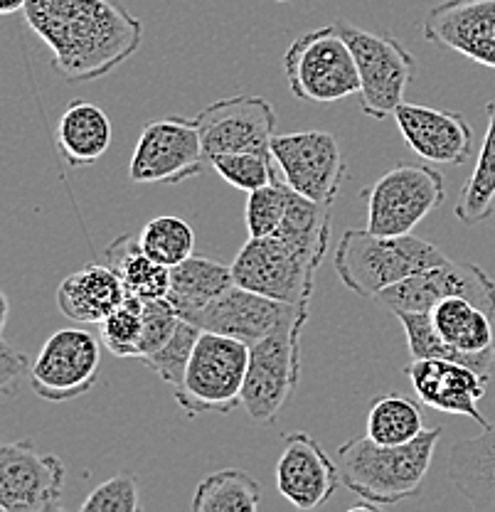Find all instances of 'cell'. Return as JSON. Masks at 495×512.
Wrapping results in <instances>:
<instances>
[{"label":"cell","instance_id":"obj_1","mask_svg":"<svg viewBox=\"0 0 495 512\" xmlns=\"http://www.w3.org/2000/svg\"><path fill=\"white\" fill-rule=\"evenodd\" d=\"M23 13L65 82L106 77L143 42L141 20L114 0H28Z\"/></svg>","mask_w":495,"mask_h":512},{"label":"cell","instance_id":"obj_2","mask_svg":"<svg viewBox=\"0 0 495 512\" xmlns=\"http://www.w3.org/2000/svg\"><path fill=\"white\" fill-rule=\"evenodd\" d=\"M444 426L424 429L407 444H377L370 436L350 439L335 451L340 483L370 510L392 508L422 490Z\"/></svg>","mask_w":495,"mask_h":512},{"label":"cell","instance_id":"obj_3","mask_svg":"<svg viewBox=\"0 0 495 512\" xmlns=\"http://www.w3.org/2000/svg\"><path fill=\"white\" fill-rule=\"evenodd\" d=\"M449 256L414 234H375L370 229H345L335 247L333 266L345 288L363 298H377L385 288L417 271L441 264Z\"/></svg>","mask_w":495,"mask_h":512},{"label":"cell","instance_id":"obj_4","mask_svg":"<svg viewBox=\"0 0 495 512\" xmlns=\"http://www.w3.org/2000/svg\"><path fill=\"white\" fill-rule=\"evenodd\" d=\"M284 74L291 94L306 104H335L360 94V69L338 20L289 45Z\"/></svg>","mask_w":495,"mask_h":512},{"label":"cell","instance_id":"obj_5","mask_svg":"<svg viewBox=\"0 0 495 512\" xmlns=\"http://www.w3.org/2000/svg\"><path fill=\"white\" fill-rule=\"evenodd\" d=\"M249 345L230 335L202 330L183 382L175 387V404L188 416L230 414L242 407Z\"/></svg>","mask_w":495,"mask_h":512},{"label":"cell","instance_id":"obj_6","mask_svg":"<svg viewBox=\"0 0 495 512\" xmlns=\"http://www.w3.org/2000/svg\"><path fill=\"white\" fill-rule=\"evenodd\" d=\"M367 229L387 237L412 234L446 200L444 175L422 163H399L363 190Z\"/></svg>","mask_w":495,"mask_h":512},{"label":"cell","instance_id":"obj_7","mask_svg":"<svg viewBox=\"0 0 495 512\" xmlns=\"http://www.w3.org/2000/svg\"><path fill=\"white\" fill-rule=\"evenodd\" d=\"M338 28L353 50L360 69V109L370 119L395 116L397 106L404 104V94L417 77V62L412 52L390 35L363 30L338 20Z\"/></svg>","mask_w":495,"mask_h":512},{"label":"cell","instance_id":"obj_8","mask_svg":"<svg viewBox=\"0 0 495 512\" xmlns=\"http://www.w3.org/2000/svg\"><path fill=\"white\" fill-rule=\"evenodd\" d=\"M321 261L308 256L286 239L249 237L232 261L234 284L276 301L308 306Z\"/></svg>","mask_w":495,"mask_h":512},{"label":"cell","instance_id":"obj_9","mask_svg":"<svg viewBox=\"0 0 495 512\" xmlns=\"http://www.w3.org/2000/svg\"><path fill=\"white\" fill-rule=\"evenodd\" d=\"M207 158L195 119L161 116L143 126L129 175L141 185H178L205 173Z\"/></svg>","mask_w":495,"mask_h":512},{"label":"cell","instance_id":"obj_10","mask_svg":"<svg viewBox=\"0 0 495 512\" xmlns=\"http://www.w3.org/2000/svg\"><path fill=\"white\" fill-rule=\"evenodd\" d=\"M301 323L266 335L249 345L247 380L242 389V407L257 424H274L284 404L301 380Z\"/></svg>","mask_w":495,"mask_h":512},{"label":"cell","instance_id":"obj_11","mask_svg":"<svg viewBox=\"0 0 495 512\" xmlns=\"http://www.w3.org/2000/svg\"><path fill=\"white\" fill-rule=\"evenodd\" d=\"M271 158L279 165L284 183L318 205L333 207L340 195L348 165L338 138L328 131H296L274 136Z\"/></svg>","mask_w":495,"mask_h":512},{"label":"cell","instance_id":"obj_12","mask_svg":"<svg viewBox=\"0 0 495 512\" xmlns=\"http://www.w3.org/2000/svg\"><path fill=\"white\" fill-rule=\"evenodd\" d=\"M99 340L89 330H55L37 352L30 367V387L45 402H72L82 397L99 380Z\"/></svg>","mask_w":495,"mask_h":512},{"label":"cell","instance_id":"obj_13","mask_svg":"<svg viewBox=\"0 0 495 512\" xmlns=\"http://www.w3.org/2000/svg\"><path fill=\"white\" fill-rule=\"evenodd\" d=\"M67 468L55 453H40L30 441L0 446V510H62Z\"/></svg>","mask_w":495,"mask_h":512},{"label":"cell","instance_id":"obj_14","mask_svg":"<svg viewBox=\"0 0 495 512\" xmlns=\"http://www.w3.org/2000/svg\"><path fill=\"white\" fill-rule=\"evenodd\" d=\"M276 109L264 96L237 94L212 101L195 116L207 158L222 153H266L276 136Z\"/></svg>","mask_w":495,"mask_h":512},{"label":"cell","instance_id":"obj_15","mask_svg":"<svg viewBox=\"0 0 495 512\" xmlns=\"http://www.w3.org/2000/svg\"><path fill=\"white\" fill-rule=\"evenodd\" d=\"M451 296H463L481 306L495 318V281L478 264H459V261H441L429 269L417 271L409 279L385 288L377 301L392 313L414 311L429 313L436 303Z\"/></svg>","mask_w":495,"mask_h":512},{"label":"cell","instance_id":"obj_16","mask_svg":"<svg viewBox=\"0 0 495 512\" xmlns=\"http://www.w3.org/2000/svg\"><path fill=\"white\" fill-rule=\"evenodd\" d=\"M308 320V306L276 301L234 284L225 296L217 298L210 308L198 318V328L215 330V333L230 335L242 343L254 345L266 335L279 333L291 325Z\"/></svg>","mask_w":495,"mask_h":512},{"label":"cell","instance_id":"obj_17","mask_svg":"<svg viewBox=\"0 0 495 512\" xmlns=\"http://www.w3.org/2000/svg\"><path fill=\"white\" fill-rule=\"evenodd\" d=\"M276 490L296 510L323 508L340 483L338 463L306 431H291L281 441L274 468Z\"/></svg>","mask_w":495,"mask_h":512},{"label":"cell","instance_id":"obj_18","mask_svg":"<svg viewBox=\"0 0 495 512\" xmlns=\"http://www.w3.org/2000/svg\"><path fill=\"white\" fill-rule=\"evenodd\" d=\"M419 404L444 414H459L488 429L491 421L481 414L478 402L486 397L488 377L473 367L439 357H419L404 367Z\"/></svg>","mask_w":495,"mask_h":512},{"label":"cell","instance_id":"obj_19","mask_svg":"<svg viewBox=\"0 0 495 512\" xmlns=\"http://www.w3.org/2000/svg\"><path fill=\"white\" fill-rule=\"evenodd\" d=\"M422 35L495 69V0H444L424 15Z\"/></svg>","mask_w":495,"mask_h":512},{"label":"cell","instance_id":"obj_20","mask_svg":"<svg viewBox=\"0 0 495 512\" xmlns=\"http://www.w3.org/2000/svg\"><path fill=\"white\" fill-rule=\"evenodd\" d=\"M395 121L404 143L436 165H463L471 158L473 131L463 114L422 104H399Z\"/></svg>","mask_w":495,"mask_h":512},{"label":"cell","instance_id":"obj_21","mask_svg":"<svg viewBox=\"0 0 495 512\" xmlns=\"http://www.w3.org/2000/svg\"><path fill=\"white\" fill-rule=\"evenodd\" d=\"M126 298L119 276L106 264H89L69 274L57 288V308L67 320L101 325Z\"/></svg>","mask_w":495,"mask_h":512},{"label":"cell","instance_id":"obj_22","mask_svg":"<svg viewBox=\"0 0 495 512\" xmlns=\"http://www.w3.org/2000/svg\"><path fill=\"white\" fill-rule=\"evenodd\" d=\"M114 138L111 119L101 106L72 99L57 121L55 141L69 168H89L106 156Z\"/></svg>","mask_w":495,"mask_h":512},{"label":"cell","instance_id":"obj_23","mask_svg":"<svg viewBox=\"0 0 495 512\" xmlns=\"http://www.w3.org/2000/svg\"><path fill=\"white\" fill-rule=\"evenodd\" d=\"M234 286L232 266L222 261L207 259V256H190L183 264L170 269V288L168 301L173 303L180 318L198 323V318L220 296Z\"/></svg>","mask_w":495,"mask_h":512},{"label":"cell","instance_id":"obj_24","mask_svg":"<svg viewBox=\"0 0 495 512\" xmlns=\"http://www.w3.org/2000/svg\"><path fill=\"white\" fill-rule=\"evenodd\" d=\"M446 473L473 510L495 512V424L451 448Z\"/></svg>","mask_w":495,"mask_h":512},{"label":"cell","instance_id":"obj_25","mask_svg":"<svg viewBox=\"0 0 495 512\" xmlns=\"http://www.w3.org/2000/svg\"><path fill=\"white\" fill-rule=\"evenodd\" d=\"M436 333L446 345L481 357L495 367L493 316L463 296H451L429 311Z\"/></svg>","mask_w":495,"mask_h":512},{"label":"cell","instance_id":"obj_26","mask_svg":"<svg viewBox=\"0 0 495 512\" xmlns=\"http://www.w3.org/2000/svg\"><path fill=\"white\" fill-rule=\"evenodd\" d=\"M104 264L119 276L126 296H136L141 301L168 296L170 269L143 252L133 234H121L104 249Z\"/></svg>","mask_w":495,"mask_h":512},{"label":"cell","instance_id":"obj_27","mask_svg":"<svg viewBox=\"0 0 495 512\" xmlns=\"http://www.w3.org/2000/svg\"><path fill=\"white\" fill-rule=\"evenodd\" d=\"M262 505V485L242 468H222L198 483L193 512H252Z\"/></svg>","mask_w":495,"mask_h":512},{"label":"cell","instance_id":"obj_28","mask_svg":"<svg viewBox=\"0 0 495 512\" xmlns=\"http://www.w3.org/2000/svg\"><path fill=\"white\" fill-rule=\"evenodd\" d=\"M486 116L488 126L481 151H478L476 168L461 188L459 202H456V217L466 227L488 220L495 202V99L486 104Z\"/></svg>","mask_w":495,"mask_h":512},{"label":"cell","instance_id":"obj_29","mask_svg":"<svg viewBox=\"0 0 495 512\" xmlns=\"http://www.w3.org/2000/svg\"><path fill=\"white\" fill-rule=\"evenodd\" d=\"M424 431L422 407L404 394H382L367 409V436L377 444H407Z\"/></svg>","mask_w":495,"mask_h":512},{"label":"cell","instance_id":"obj_30","mask_svg":"<svg viewBox=\"0 0 495 512\" xmlns=\"http://www.w3.org/2000/svg\"><path fill=\"white\" fill-rule=\"evenodd\" d=\"M141 249L158 264L173 266L183 264L185 259L195 254V232L183 217L161 215L146 222V227L138 234Z\"/></svg>","mask_w":495,"mask_h":512},{"label":"cell","instance_id":"obj_31","mask_svg":"<svg viewBox=\"0 0 495 512\" xmlns=\"http://www.w3.org/2000/svg\"><path fill=\"white\" fill-rule=\"evenodd\" d=\"M402 323L404 335H407V345H409V355L412 360H419V357H439V360H454L461 362V365L473 367L476 372H481L483 377L491 380V375L495 372V367L491 362L481 360V357L466 355V352L451 348L441 340V335L436 333L434 323H431L429 313H414V311H402L395 313Z\"/></svg>","mask_w":495,"mask_h":512},{"label":"cell","instance_id":"obj_32","mask_svg":"<svg viewBox=\"0 0 495 512\" xmlns=\"http://www.w3.org/2000/svg\"><path fill=\"white\" fill-rule=\"evenodd\" d=\"M143 333V301L126 296L101 323V340L116 357H138Z\"/></svg>","mask_w":495,"mask_h":512},{"label":"cell","instance_id":"obj_33","mask_svg":"<svg viewBox=\"0 0 495 512\" xmlns=\"http://www.w3.org/2000/svg\"><path fill=\"white\" fill-rule=\"evenodd\" d=\"M210 165L227 185L242 192H254L276 180V163L266 153H222L212 156Z\"/></svg>","mask_w":495,"mask_h":512},{"label":"cell","instance_id":"obj_34","mask_svg":"<svg viewBox=\"0 0 495 512\" xmlns=\"http://www.w3.org/2000/svg\"><path fill=\"white\" fill-rule=\"evenodd\" d=\"M200 333L202 328H198L195 323H190V320H180L173 338H170L158 352L143 357V365H146L148 370L156 372L163 382L178 387V384L183 382L185 370H188L190 357H193L195 343H198Z\"/></svg>","mask_w":495,"mask_h":512},{"label":"cell","instance_id":"obj_35","mask_svg":"<svg viewBox=\"0 0 495 512\" xmlns=\"http://www.w3.org/2000/svg\"><path fill=\"white\" fill-rule=\"evenodd\" d=\"M286 210V183L276 178L274 183L249 192L247 207H244V222H247L249 237H271L284 220Z\"/></svg>","mask_w":495,"mask_h":512},{"label":"cell","instance_id":"obj_36","mask_svg":"<svg viewBox=\"0 0 495 512\" xmlns=\"http://www.w3.org/2000/svg\"><path fill=\"white\" fill-rule=\"evenodd\" d=\"M180 313L175 311L168 298H151L143 301V333L138 343V360L153 355L173 338V333L180 325Z\"/></svg>","mask_w":495,"mask_h":512},{"label":"cell","instance_id":"obj_37","mask_svg":"<svg viewBox=\"0 0 495 512\" xmlns=\"http://www.w3.org/2000/svg\"><path fill=\"white\" fill-rule=\"evenodd\" d=\"M82 512H136L141 510V495H138V480L131 473H116L114 478L104 480L84 500Z\"/></svg>","mask_w":495,"mask_h":512},{"label":"cell","instance_id":"obj_38","mask_svg":"<svg viewBox=\"0 0 495 512\" xmlns=\"http://www.w3.org/2000/svg\"><path fill=\"white\" fill-rule=\"evenodd\" d=\"M30 367L33 365H30L28 355H25V352L13 350L3 340V345H0V392H3L8 399L15 397L20 377H23L25 372H30Z\"/></svg>","mask_w":495,"mask_h":512},{"label":"cell","instance_id":"obj_39","mask_svg":"<svg viewBox=\"0 0 495 512\" xmlns=\"http://www.w3.org/2000/svg\"><path fill=\"white\" fill-rule=\"evenodd\" d=\"M25 3H28V0H0V13L3 15L20 13V10H25Z\"/></svg>","mask_w":495,"mask_h":512},{"label":"cell","instance_id":"obj_40","mask_svg":"<svg viewBox=\"0 0 495 512\" xmlns=\"http://www.w3.org/2000/svg\"><path fill=\"white\" fill-rule=\"evenodd\" d=\"M274 3H294V0H274Z\"/></svg>","mask_w":495,"mask_h":512}]
</instances>
